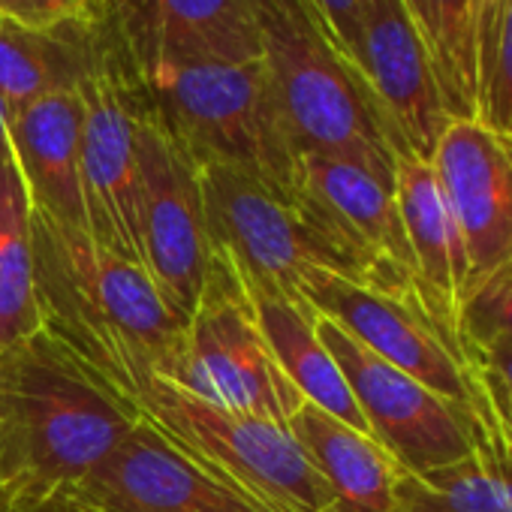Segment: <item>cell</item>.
Returning a JSON list of instances; mask_svg holds the SVG:
<instances>
[{"mask_svg": "<svg viewBox=\"0 0 512 512\" xmlns=\"http://www.w3.org/2000/svg\"><path fill=\"white\" fill-rule=\"evenodd\" d=\"M136 157L142 178V266L169 311L187 323L211 263L199 166L139 100Z\"/></svg>", "mask_w": 512, "mask_h": 512, "instance_id": "8fae6325", "label": "cell"}, {"mask_svg": "<svg viewBox=\"0 0 512 512\" xmlns=\"http://www.w3.org/2000/svg\"><path fill=\"white\" fill-rule=\"evenodd\" d=\"M431 166L461 229L473 287L512 256V136L476 118L449 121Z\"/></svg>", "mask_w": 512, "mask_h": 512, "instance_id": "9a60e30c", "label": "cell"}, {"mask_svg": "<svg viewBox=\"0 0 512 512\" xmlns=\"http://www.w3.org/2000/svg\"><path fill=\"white\" fill-rule=\"evenodd\" d=\"M175 386L214 407L263 416L284 428L305 404L263 335L250 293L220 253H211L196 311L184 323Z\"/></svg>", "mask_w": 512, "mask_h": 512, "instance_id": "8992f818", "label": "cell"}, {"mask_svg": "<svg viewBox=\"0 0 512 512\" xmlns=\"http://www.w3.org/2000/svg\"><path fill=\"white\" fill-rule=\"evenodd\" d=\"M133 91L196 166H229L296 196L299 154L263 58L154 67L133 73Z\"/></svg>", "mask_w": 512, "mask_h": 512, "instance_id": "277c9868", "label": "cell"}, {"mask_svg": "<svg viewBox=\"0 0 512 512\" xmlns=\"http://www.w3.org/2000/svg\"><path fill=\"white\" fill-rule=\"evenodd\" d=\"M317 335L341 368L371 440L407 473L425 476L473 452L479 416H467L401 368L362 347L341 326L317 314Z\"/></svg>", "mask_w": 512, "mask_h": 512, "instance_id": "9c48e42d", "label": "cell"}, {"mask_svg": "<svg viewBox=\"0 0 512 512\" xmlns=\"http://www.w3.org/2000/svg\"><path fill=\"white\" fill-rule=\"evenodd\" d=\"M464 353L470 359L476 386H479L491 416L512 437V341L467 347Z\"/></svg>", "mask_w": 512, "mask_h": 512, "instance_id": "4316f807", "label": "cell"}, {"mask_svg": "<svg viewBox=\"0 0 512 512\" xmlns=\"http://www.w3.org/2000/svg\"><path fill=\"white\" fill-rule=\"evenodd\" d=\"M428 49L452 121L476 118V61L467 0H404Z\"/></svg>", "mask_w": 512, "mask_h": 512, "instance_id": "cb8c5ba5", "label": "cell"}, {"mask_svg": "<svg viewBox=\"0 0 512 512\" xmlns=\"http://www.w3.org/2000/svg\"><path fill=\"white\" fill-rule=\"evenodd\" d=\"M476 121L512 136V0H503L491 49L476 67Z\"/></svg>", "mask_w": 512, "mask_h": 512, "instance_id": "484cf974", "label": "cell"}, {"mask_svg": "<svg viewBox=\"0 0 512 512\" xmlns=\"http://www.w3.org/2000/svg\"><path fill=\"white\" fill-rule=\"evenodd\" d=\"M79 94L85 103L82 196L88 235L100 247L142 266V178L136 157L133 73L115 64Z\"/></svg>", "mask_w": 512, "mask_h": 512, "instance_id": "7c38bea8", "label": "cell"}, {"mask_svg": "<svg viewBox=\"0 0 512 512\" xmlns=\"http://www.w3.org/2000/svg\"><path fill=\"white\" fill-rule=\"evenodd\" d=\"M91 13V0H0V19L28 28H55Z\"/></svg>", "mask_w": 512, "mask_h": 512, "instance_id": "83f0119b", "label": "cell"}, {"mask_svg": "<svg viewBox=\"0 0 512 512\" xmlns=\"http://www.w3.org/2000/svg\"><path fill=\"white\" fill-rule=\"evenodd\" d=\"M256 320L263 326V335L284 371V377L296 386V392L320 407L323 413L335 416L347 428L368 434V422L359 413L353 392L335 365L329 347L317 335V311L290 296H269V293H250Z\"/></svg>", "mask_w": 512, "mask_h": 512, "instance_id": "44dd1931", "label": "cell"}, {"mask_svg": "<svg viewBox=\"0 0 512 512\" xmlns=\"http://www.w3.org/2000/svg\"><path fill=\"white\" fill-rule=\"evenodd\" d=\"M0 512H13L10 497H7V491H4V482H0Z\"/></svg>", "mask_w": 512, "mask_h": 512, "instance_id": "4dcf8cb0", "label": "cell"}, {"mask_svg": "<svg viewBox=\"0 0 512 512\" xmlns=\"http://www.w3.org/2000/svg\"><path fill=\"white\" fill-rule=\"evenodd\" d=\"M133 73L263 58V0H121Z\"/></svg>", "mask_w": 512, "mask_h": 512, "instance_id": "2e32d148", "label": "cell"}, {"mask_svg": "<svg viewBox=\"0 0 512 512\" xmlns=\"http://www.w3.org/2000/svg\"><path fill=\"white\" fill-rule=\"evenodd\" d=\"M199 181L211 253L223 256L247 293L302 299V278L314 269L350 281L296 196L229 166H199Z\"/></svg>", "mask_w": 512, "mask_h": 512, "instance_id": "52a82bcc", "label": "cell"}, {"mask_svg": "<svg viewBox=\"0 0 512 512\" xmlns=\"http://www.w3.org/2000/svg\"><path fill=\"white\" fill-rule=\"evenodd\" d=\"M82 121V94H55L16 109L7 124V142L31 205L88 232L82 196Z\"/></svg>", "mask_w": 512, "mask_h": 512, "instance_id": "ac0fdd59", "label": "cell"}, {"mask_svg": "<svg viewBox=\"0 0 512 512\" xmlns=\"http://www.w3.org/2000/svg\"><path fill=\"white\" fill-rule=\"evenodd\" d=\"M136 413L256 509L338 512L326 479L284 425L214 407L163 377L148 383Z\"/></svg>", "mask_w": 512, "mask_h": 512, "instance_id": "5b68a950", "label": "cell"}, {"mask_svg": "<svg viewBox=\"0 0 512 512\" xmlns=\"http://www.w3.org/2000/svg\"><path fill=\"white\" fill-rule=\"evenodd\" d=\"M314 7L326 19L329 31L341 43V49L356 64L359 55V28H362V0H314Z\"/></svg>", "mask_w": 512, "mask_h": 512, "instance_id": "f1b7e54d", "label": "cell"}, {"mask_svg": "<svg viewBox=\"0 0 512 512\" xmlns=\"http://www.w3.org/2000/svg\"><path fill=\"white\" fill-rule=\"evenodd\" d=\"M299 296L362 347L401 368L467 416H479L482 392L464 344L422 302L377 293L320 269L302 278Z\"/></svg>", "mask_w": 512, "mask_h": 512, "instance_id": "30bf717a", "label": "cell"}, {"mask_svg": "<svg viewBox=\"0 0 512 512\" xmlns=\"http://www.w3.org/2000/svg\"><path fill=\"white\" fill-rule=\"evenodd\" d=\"M31 196L13 148L0 142V350H10L43 329L34 284Z\"/></svg>", "mask_w": 512, "mask_h": 512, "instance_id": "603a6c76", "label": "cell"}, {"mask_svg": "<svg viewBox=\"0 0 512 512\" xmlns=\"http://www.w3.org/2000/svg\"><path fill=\"white\" fill-rule=\"evenodd\" d=\"M118 4H121V0H118Z\"/></svg>", "mask_w": 512, "mask_h": 512, "instance_id": "1f68e13d", "label": "cell"}, {"mask_svg": "<svg viewBox=\"0 0 512 512\" xmlns=\"http://www.w3.org/2000/svg\"><path fill=\"white\" fill-rule=\"evenodd\" d=\"M115 67L91 13L55 28H28L0 19V100L13 112L55 94H79Z\"/></svg>", "mask_w": 512, "mask_h": 512, "instance_id": "d6986e66", "label": "cell"}, {"mask_svg": "<svg viewBox=\"0 0 512 512\" xmlns=\"http://www.w3.org/2000/svg\"><path fill=\"white\" fill-rule=\"evenodd\" d=\"M356 67L386 115L398 157L431 160L452 118L404 0H362Z\"/></svg>", "mask_w": 512, "mask_h": 512, "instance_id": "4fadbf2b", "label": "cell"}, {"mask_svg": "<svg viewBox=\"0 0 512 512\" xmlns=\"http://www.w3.org/2000/svg\"><path fill=\"white\" fill-rule=\"evenodd\" d=\"M395 494L404 512H512V437L497 425L485 398L473 452L425 476L398 467Z\"/></svg>", "mask_w": 512, "mask_h": 512, "instance_id": "7402d4cb", "label": "cell"}, {"mask_svg": "<svg viewBox=\"0 0 512 512\" xmlns=\"http://www.w3.org/2000/svg\"><path fill=\"white\" fill-rule=\"evenodd\" d=\"M10 115H13V109H10L4 100H0V142L7 139V124H10Z\"/></svg>", "mask_w": 512, "mask_h": 512, "instance_id": "f546056e", "label": "cell"}, {"mask_svg": "<svg viewBox=\"0 0 512 512\" xmlns=\"http://www.w3.org/2000/svg\"><path fill=\"white\" fill-rule=\"evenodd\" d=\"M34 284L43 329L133 410L151 380H178L184 323L148 272L85 229L31 211Z\"/></svg>", "mask_w": 512, "mask_h": 512, "instance_id": "6da1fadb", "label": "cell"}, {"mask_svg": "<svg viewBox=\"0 0 512 512\" xmlns=\"http://www.w3.org/2000/svg\"><path fill=\"white\" fill-rule=\"evenodd\" d=\"M395 199L416 260L422 296L431 314L461 341L458 308L470 287V260L431 160L413 154L398 157Z\"/></svg>", "mask_w": 512, "mask_h": 512, "instance_id": "e0dca14e", "label": "cell"}, {"mask_svg": "<svg viewBox=\"0 0 512 512\" xmlns=\"http://www.w3.org/2000/svg\"><path fill=\"white\" fill-rule=\"evenodd\" d=\"M139 413L40 329L0 350V482L13 512H73Z\"/></svg>", "mask_w": 512, "mask_h": 512, "instance_id": "7a4b0ae2", "label": "cell"}, {"mask_svg": "<svg viewBox=\"0 0 512 512\" xmlns=\"http://www.w3.org/2000/svg\"><path fill=\"white\" fill-rule=\"evenodd\" d=\"M73 512H263L145 419L85 479Z\"/></svg>", "mask_w": 512, "mask_h": 512, "instance_id": "5bb4252c", "label": "cell"}, {"mask_svg": "<svg viewBox=\"0 0 512 512\" xmlns=\"http://www.w3.org/2000/svg\"><path fill=\"white\" fill-rule=\"evenodd\" d=\"M290 434L326 479L338 512H404L395 494L398 464L371 437L308 401L290 419Z\"/></svg>", "mask_w": 512, "mask_h": 512, "instance_id": "ffe728a7", "label": "cell"}, {"mask_svg": "<svg viewBox=\"0 0 512 512\" xmlns=\"http://www.w3.org/2000/svg\"><path fill=\"white\" fill-rule=\"evenodd\" d=\"M458 335L464 350L512 341V256L467 290L458 308Z\"/></svg>", "mask_w": 512, "mask_h": 512, "instance_id": "d4e9b609", "label": "cell"}, {"mask_svg": "<svg viewBox=\"0 0 512 512\" xmlns=\"http://www.w3.org/2000/svg\"><path fill=\"white\" fill-rule=\"evenodd\" d=\"M263 64L299 160L338 157L395 187L386 115L314 0H263Z\"/></svg>", "mask_w": 512, "mask_h": 512, "instance_id": "3957f363", "label": "cell"}, {"mask_svg": "<svg viewBox=\"0 0 512 512\" xmlns=\"http://www.w3.org/2000/svg\"><path fill=\"white\" fill-rule=\"evenodd\" d=\"M296 199L350 269V281L428 308L395 187L356 163L308 154L299 160Z\"/></svg>", "mask_w": 512, "mask_h": 512, "instance_id": "ba28073f", "label": "cell"}]
</instances>
